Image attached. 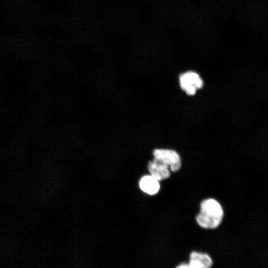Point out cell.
I'll return each mask as SVG.
<instances>
[{
  "label": "cell",
  "instance_id": "6da1fadb",
  "mask_svg": "<svg viewBox=\"0 0 268 268\" xmlns=\"http://www.w3.org/2000/svg\"><path fill=\"white\" fill-rule=\"evenodd\" d=\"M224 211L221 204L215 199L208 198L203 200L200 204V212L196 220L201 228L214 229L221 223Z\"/></svg>",
  "mask_w": 268,
  "mask_h": 268
},
{
  "label": "cell",
  "instance_id": "7a4b0ae2",
  "mask_svg": "<svg viewBox=\"0 0 268 268\" xmlns=\"http://www.w3.org/2000/svg\"><path fill=\"white\" fill-rule=\"evenodd\" d=\"M154 158L167 165L172 172L178 171L181 167V159L175 150L168 149H157L153 151Z\"/></svg>",
  "mask_w": 268,
  "mask_h": 268
},
{
  "label": "cell",
  "instance_id": "3957f363",
  "mask_svg": "<svg viewBox=\"0 0 268 268\" xmlns=\"http://www.w3.org/2000/svg\"><path fill=\"white\" fill-rule=\"evenodd\" d=\"M182 89L188 95H194L198 89L203 86V81L196 72L187 71L182 74L179 78Z\"/></svg>",
  "mask_w": 268,
  "mask_h": 268
},
{
  "label": "cell",
  "instance_id": "277c9868",
  "mask_svg": "<svg viewBox=\"0 0 268 268\" xmlns=\"http://www.w3.org/2000/svg\"><path fill=\"white\" fill-rule=\"evenodd\" d=\"M148 169L150 175L159 181L167 179L170 176V170L169 167L154 158L149 162Z\"/></svg>",
  "mask_w": 268,
  "mask_h": 268
},
{
  "label": "cell",
  "instance_id": "5b68a950",
  "mask_svg": "<svg viewBox=\"0 0 268 268\" xmlns=\"http://www.w3.org/2000/svg\"><path fill=\"white\" fill-rule=\"evenodd\" d=\"M188 264L191 268H209L213 261L208 254L193 251L190 253Z\"/></svg>",
  "mask_w": 268,
  "mask_h": 268
},
{
  "label": "cell",
  "instance_id": "8992f818",
  "mask_svg": "<svg viewBox=\"0 0 268 268\" xmlns=\"http://www.w3.org/2000/svg\"><path fill=\"white\" fill-rule=\"evenodd\" d=\"M139 185L142 191L150 195L156 194L160 188L159 181L151 175L142 177L140 180Z\"/></svg>",
  "mask_w": 268,
  "mask_h": 268
},
{
  "label": "cell",
  "instance_id": "52a82bcc",
  "mask_svg": "<svg viewBox=\"0 0 268 268\" xmlns=\"http://www.w3.org/2000/svg\"><path fill=\"white\" fill-rule=\"evenodd\" d=\"M178 268H190L188 263H183L177 267Z\"/></svg>",
  "mask_w": 268,
  "mask_h": 268
}]
</instances>
